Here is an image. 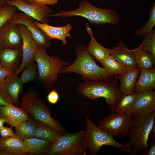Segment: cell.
I'll return each instance as SVG.
<instances>
[{
	"mask_svg": "<svg viewBox=\"0 0 155 155\" xmlns=\"http://www.w3.org/2000/svg\"><path fill=\"white\" fill-rule=\"evenodd\" d=\"M117 80L112 78L86 80L79 85L77 90L83 96L91 100L103 98L112 111L122 94L117 87Z\"/></svg>",
	"mask_w": 155,
	"mask_h": 155,
	"instance_id": "6da1fadb",
	"label": "cell"
},
{
	"mask_svg": "<svg viewBox=\"0 0 155 155\" xmlns=\"http://www.w3.org/2000/svg\"><path fill=\"white\" fill-rule=\"evenodd\" d=\"M132 50L138 68L150 69L155 67V57L143 50L141 44Z\"/></svg>",
	"mask_w": 155,
	"mask_h": 155,
	"instance_id": "d4e9b609",
	"label": "cell"
},
{
	"mask_svg": "<svg viewBox=\"0 0 155 155\" xmlns=\"http://www.w3.org/2000/svg\"><path fill=\"white\" fill-rule=\"evenodd\" d=\"M28 153L36 155L47 154L53 143L35 137L22 140Z\"/></svg>",
	"mask_w": 155,
	"mask_h": 155,
	"instance_id": "603a6c76",
	"label": "cell"
},
{
	"mask_svg": "<svg viewBox=\"0 0 155 155\" xmlns=\"http://www.w3.org/2000/svg\"><path fill=\"white\" fill-rule=\"evenodd\" d=\"M4 83L7 92L13 104L16 105L19 104V94L22 89L23 84L18 75L12 74L6 77Z\"/></svg>",
	"mask_w": 155,
	"mask_h": 155,
	"instance_id": "cb8c5ba5",
	"label": "cell"
},
{
	"mask_svg": "<svg viewBox=\"0 0 155 155\" xmlns=\"http://www.w3.org/2000/svg\"><path fill=\"white\" fill-rule=\"evenodd\" d=\"M1 49H2V48H1V45L0 44V52H1Z\"/></svg>",
	"mask_w": 155,
	"mask_h": 155,
	"instance_id": "ee69618b",
	"label": "cell"
},
{
	"mask_svg": "<svg viewBox=\"0 0 155 155\" xmlns=\"http://www.w3.org/2000/svg\"><path fill=\"white\" fill-rule=\"evenodd\" d=\"M133 114L112 112L98 121V126L113 137L128 136Z\"/></svg>",
	"mask_w": 155,
	"mask_h": 155,
	"instance_id": "9c48e42d",
	"label": "cell"
},
{
	"mask_svg": "<svg viewBox=\"0 0 155 155\" xmlns=\"http://www.w3.org/2000/svg\"><path fill=\"white\" fill-rule=\"evenodd\" d=\"M62 135L60 132L49 125L39 121L35 131L34 137L53 143L58 137Z\"/></svg>",
	"mask_w": 155,
	"mask_h": 155,
	"instance_id": "484cf974",
	"label": "cell"
},
{
	"mask_svg": "<svg viewBox=\"0 0 155 155\" xmlns=\"http://www.w3.org/2000/svg\"><path fill=\"white\" fill-rule=\"evenodd\" d=\"M17 25L22 39V61L19 68L13 74L18 75L28 65L34 62V56L38 45L27 27L22 24Z\"/></svg>",
	"mask_w": 155,
	"mask_h": 155,
	"instance_id": "30bf717a",
	"label": "cell"
},
{
	"mask_svg": "<svg viewBox=\"0 0 155 155\" xmlns=\"http://www.w3.org/2000/svg\"><path fill=\"white\" fill-rule=\"evenodd\" d=\"M4 81L0 82V105L5 106L10 104L13 105L5 89Z\"/></svg>",
	"mask_w": 155,
	"mask_h": 155,
	"instance_id": "836d02e7",
	"label": "cell"
},
{
	"mask_svg": "<svg viewBox=\"0 0 155 155\" xmlns=\"http://www.w3.org/2000/svg\"><path fill=\"white\" fill-rule=\"evenodd\" d=\"M144 36L141 43L142 49L155 57V29Z\"/></svg>",
	"mask_w": 155,
	"mask_h": 155,
	"instance_id": "1f68e13d",
	"label": "cell"
},
{
	"mask_svg": "<svg viewBox=\"0 0 155 155\" xmlns=\"http://www.w3.org/2000/svg\"><path fill=\"white\" fill-rule=\"evenodd\" d=\"M0 44L2 48H22V38L17 24L8 21L0 28Z\"/></svg>",
	"mask_w": 155,
	"mask_h": 155,
	"instance_id": "4fadbf2b",
	"label": "cell"
},
{
	"mask_svg": "<svg viewBox=\"0 0 155 155\" xmlns=\"http://www.w3.org/2000/svg\"><path fill=\"white\" fill-rule=\"evenodd\" d=\"M150 134L152 139H155V121L153 125Z\"/></svg>",
	"mask_w": 155,
	"mask_h": 155,
	"instance_id": "ab89813d",
	"label": "cell"
},
{
	"mask_svg": "<svg viewBox=\"0 0 155 155\" xmlns=\"http://www.w3.org/2000/svg\"><path fill=\"white\" fill-rule=\"evenodd\" d=\"M58 0H33V2L43 5H53L57 3Z\"/></svg>",
	"mask_w": 155,
	"mask_h": 155,
	"instance_id": "74e56055",
	"label": "cell"
},
{
	"mask_svg": "<svg viewBox=\"0 0 155 155\" xmlns=\"http://www.w3.org/2000/svg\"><path fill=\"white\" fill-rule=\"evenodd\" d=\"M7 4L15 7L19 11L39 22L44 24L49 22L47 18L52 11L47 5L34 2L28 4L22 0L9 1Z\"/></svg>",
	"mask_w": 155,
	"mask_h": 155,
	"instance_id": "7c38bea8",
	"label": "cell"
},
{
	"mask_svg": "<svg viewBox=\"0 0 155 155\" xmlns=\"http://www.w3.org/2000/svg\"><path fill=\"white\" fill-rule=\"evenodd\" d=\"M136 94L134 92L129 94H122L112 112L126 115L133 114Z\"/></svg>",
	"mask_w": 155,
	"mask_h": 155,
	"instance_id": "4316f807",
	"label": "cell"
},
{
	"mask_svg": "<svg viewBox=\"0 0 155 155\" xmlns=\"http://www.w3.org/2000/svg\"><path fill=\"white\" fill-rule=\"evenodd\" d=\"M79 7L76 9L69 11H63L52 15V16L61 18L78 16L88 20L92 24L99 25L109 24L112 25L118 24L120 17L117 11L109 8L97 7L90 2L85 0L80 1Z\"/></svg>",
	"mask_w": 155,
	"mask_h": 155,
	"instance_id": "7a4b0ae2",
	"label": "cell"
},
{
	"mask_svg": "<svg viewBox=\"0 0 155 155\" xmlns=\"http://www.w3.org/2000/svg\"><path fill=\"white\" fill-rule=\"evenodd\" d=\"M38 71V81L42 87L52 88L57 80L58 74L62 68L69 65L70 62L59 57L50 56L46 49L38 46L34 56Z\"/></svg>",
	"mask_w": 155,
	"mask_h": 155,
	"instance_id": "277c9868",
	"label": "cell"
},
{
	"mask_svg": "<svg viewBox=\"0 0 155 155\" xmlns=\"http://www.w3.org/2000/svg\"><path fill=\"white\" fill-rule=\"evenodd\" d=\"M77 58L72 63L64 67L59 73L73 72L80 75L85 81L94 79H106L113 78L109 76L106 70L99 66L94 58L83 45L76 46Z\"/></svg>",
	"mask_w": 155,
	"mask_h": 155,
	"instance_id": "3957f363",
	"label": "cell"
},
{
	"mask_svg": "<svg viewBox=\"0 0 155 155\" xmlns=\"http://www.w3.org/2000/svg\"><path fill=\"white\" fill-rule=\"evenodd\" d=\"M86 30L91 39L86 49L93 57L100 62L110 55V49L104 47L98 42L87 22L86 23Z\"/></svg>",
	"mask_w": 155,
	"mask_h": 155,
	"instance_id": "7402d4cb",
	"label": "cell"
},
{
	"mask_svg": "<svg viewBox=\"0 0 155 155\" xmlns=\"http://www.w3.org/2000/svg\"><path fill=\"white\" fill-rule=\"evenodd\" d=\"M143 155H155V139H152L144 150Z\"/></svg>",
	"mask_w": 155,
	"mask_h": 155,
	"instance_id": "d590c367",
	"label": "cell"
},
{
	"mask_svg": "<svg viewBox=\"0 0 155 155\" xmlns=\"http://www.w3.org/2000/svg\"><path fill=\"white\" fill-rule=\"evenodd\" d=\"M13 0H9V1H13Z\"/></svg>",
	"mask_w": 155,
	"mask_h": 155,
	"instance_id": "bcb514c9",
	"label": "cell"
},
{
	"mask_svg": "<svg viewBox=\"0 0 155 155\" xmlns=\"http://www.w3.org/2000/svg\"><path fill=\"white\" fill-rule=\"evenodd\" d=\"M155 88V68L140 69L139 76L133 92L136 93L150 90Z\"/></svg>",
	"mask_w": 155,
	"mask_h": 155,
	"instance_id": "ffe728a7",
	"label": "cell"
},
{
	"mask_svg": "<svg viewBox=\"0 0 155 155\" xmlns=\"http://www.w3.org/2000/svg\"><path fill=\"white\" fill-rule=\"evenodd\" d=\"M86 122L87 128L84 136L83 143L86 150H88L89 155H97L101 147L106 145L116 148L120 151L128 153L130 155H135L134 150H131L130 148L125 144L116 141L113 137L96 126L87 116Z\"/></svg>",
	"mask_w": 155,
	"mask_h": 155,
	"instance_id": "5b68a950",
	"label": "cell"
},
{
	"mask_svg": "<svg viewBox=\"0 0 155 155\" xmlns=\"http://www.w3.org/2000/svg\"><path fill=\"white\" fill-rule=\"evenodd\" d=\"M30 116L22 108L13 104L0 105V118L6 121L8 125L15 127L20 123L27 120Z\"/></svg>",
	"mask_w": 155,
	"mask_h": 155,
	"instance_id": "2e32d148",
	"label": "cell"
},
{
	"mask_svg": "<svg viewBox=\"0 0 155 155\" xmlns=\"http://www.w3.org/2000/svg\"><path fill=\"white\" fill-rule=\"evenodd\" d=\"M22 1L28 4H30L33 3V0H22Z\"/></svg>",
	"mask_w": 155,
	"mask_h": 155,
	"instance_id": "7bdbcfd3",
	"label": "cell"
},
{
	"mask_svg": "<svg viewBox=\"0 0 155 155\" xmlns=\"http://www.w3.org/2000/svg\"><path fill=\"white\" fill-rule=\"evenodd\" d=\"M140 71V69L138 68L115 76V79L120 81L118 89L122 94H129L133 92Z\"/></svg>",
	"mask_w": 155,
	"mask_h": 155,
	"instance_id": "44dd1931",
	"label": "cell"
},
{
	"mask_svg": "<svg viewBox=\"0 0 155 155\" xmlns=\"http://www.w3.org/2000/svg\"><path fill=\"white\" fill-rule=\"evenodd\" d=\"M21 108L33 118L49 125L63 135L66 133L61 123L53 118L49 108L33 89H29L23 95Z\"/></svg>",
	"mask_w": 155,
	"mask_h": 155,
	"instance_id": "8992f818",
	"label": "cell"
},
{
	"mask_svg": "<svg viewBox=\"0 0 155 155\" xmlns=\"http://www.w3.org/2000/svg\"><path fill=\"white\" fill-rule=\"evenodd\" d=\"M136 94L133 114L145 115L155 111L154 91Z\"/></svg>",
	"mask_w": 155,
	"mask_h": 155,
	"instance_id": "5bb4252c",
	"label": "cell"
},
{
	"mask_svg": "<svg viewBox=\"0 0 155 155\" xmlns=\"http://www.w3.org/2000/svg\"><path fill=\"white\" fill-rule=\"evenodd\" d=\"M22 61L21 48H2L0 53V63L2 68L13 74L19 68Z\"/></svg>",
	"mask_w": 155,
	"mask_h": 155,
	"instance_id": "9a60e30c",
	"label": "cell"
},
{
	"mask_svg": "<svg viewBox=\"0 0 155 155\" xmlns=\"http://www.w3.org/2000/svg\"><path fill=\"white\" fill-rule=\"evenodd\" d=\"M2 68V67L0 63V69H1Z\"/></svg>",
	"mask_w": 155,
	"mask_h": 155,
	"instance_id": "f6af8a7d",
	"label": "cell"
},
{
	"mask_svg": "<svg viewBox=\"0 0 155 155\" xmlns=\"http://www.w3.org/2000/svg\"><path fill=\"white\" fill-rule=\"evenodd\" d=\"M13 74L7 69L3 68L0 69V82H3L7 76Z\"/></svg>",
	"mask_w": 155,
	"mask_h": 155,
	"instance_id": "f35d334b",
	"label": "cell"
},
{
	"mask_svg": "<svg viewBox=\"0 0 155 155\" xmlns=\"http://www.w3.org/2000/svg\"><path fill=\"white\" fill-rule=\"evenodd\" d=\"M155 26V3L151 5L149 10V17L145 24L134 32V35L141 36H145L151 32Z\"/></svg>",
	"mask_w": 155,
	"mask_h": 155,
	"instance_id": "f546056e",
	"label": "cell"
},
{
	"mask_svg": "<svg viewBox=\"0 0 155 155\" xmlns=\"http://www.w3.org/2000/svg\"><path fill=\"white\" fill-rule=\"evenodd\" d=\"M110 54L115 60L121 64L134 69L137 68L132 50L128 49L123 41H120L117 46L110 49Z\"/></svg>",
	"mask_w": 155,
	"mask_h": 155,
	"instance_id": "ac0fdd59",
	"label": "cell"
},
{
	"mask_svg": "<svg viewBox=\"0 0 155 155\" xmlns=\"http://www.w3.org/2000/svg\"><path fill=\"white\" fill-rule=\"evenodd\" d=\"M9 0H0V8L7 4V2Z\"/></svg>",
	"mask_w": 155,
	"mask_h": 155,
	"instance_id": "60d3db41",
	"label": "cell"
},
{
	"mask_svg": "<svg viewBox=\"0 0 155 155\" xmlns=\"http://www.w3.org/2000/svg\"><path fill=\"white\" fill-rule=\"evenodd\" d=\"M8 21L14 24L25 26L38 46L45 49L50 47V40L42 30L36 26L32 17L22 12L16 13Z\"/></svg>",
	"mask_w": 155,
	"mask_h": 155,
	"instance_id": "8fae6325",
	"label": "cell"
},
{
	"mask_svg": "<svg viewBox=\"0 0 155 155\" xmlns=\"http://www.w3.org/2000/svg\"><path fill=\"white\" fill-rule=\"evenodd\" d=\"M12 127H10L3 126L0 129V136L2 137H18L16 134L12 130Z\"/></svg>",
	"mask_w": 155,
	"mask_h": 155,
	"instance_id": "e575fe53",
	"label": "cell"
},
{
	"mask_svg": "<svg viewBox=\"0 0 155 155\" xmlns=\"http://www.w3.org/2000/svg\"><path fill=\"white\" fill-rule=\"evenodd\" d=\"M100 63L108 75L112 77L135 69L121 64L111 55Z\"/></svg>",
	"mask_w": 155,
	"mask_h": 155,
	"instance_id": "f1b7e54d",
	"label": "cell"
},
{
	"mask_svg": "<svg viewBox=\"0 0 155 155\" xmlns=\"http://www.w3.org/2000/svg\"><path fill=\"white\" fill-rule=\"evenodd\" d=\"M59 96L57 92L55 90H52L49 93L47 97L48 101L53 104H55L58 102Z\"/></svg>",
	"mask_w": 155,
	"mask_h": 155,
	"instance_id": "8d00e7d4",
	"label": "cell"
},
{
	"mask_svg": "<svg viewBox=\"0 0 155 155\" xmlns=\"http://www.w3.org/2000/svg\"><path fill=\"white\" fill-rule=\"evenodd\" d=\"M85 131L66 133L58 137L53 143L48 155H86L83 139Z\"/></svg>",
	"mask_w": 155,
	"mask_h": 155,
	"instance_id": "ba28073f",
	"label": "cell"
},
{
	"mask_svg": "<svg viewBox=\"0 0 155 155\" xmlns=\"http://www.w3.org/2000/svg\"><path fill=\"white\" fill-rule=\"evenodd\" d=\"M17 8L15 6L5 5L0 8V28L14 16Z\"/></svg>",
	"mask_w": 155,
	"mask_h": 155,
	"instance_id": "d6a6232c",
	"label": "cell"
},
{
	"mask_svg": "<svg viewBox=\"0 0 155 155\" xmlns=\"http://www.w3.org/2000/svg\"><path fill=\"white\" fill-rule=\"evenodd\" d=\"M27 153L23 140L18 137H0V155H24Z\"/></svg>",
	"mask_w": 155,
	"mask_h": 155,
	"instance_id": "e0dca14e",
	"label": "cell"
},
{
	"mask_svg": "<svg viewBox=\"0 0 155 155\" xmlns=\"http://www.w3.org/2000/svg\"><path fill=\"white\" fill-rule=\"evenodd\" d=\"M155 111L142 115L133 114L131 126L128 136L129 142L125 144L130 148L135 145V154L144 151L148 145L150 132L155 122Z\"/></svg>",
	"mask_w": 155,
	"mask_h": 155,
	"instance_id": "52a82bcc",
	"label": "cell"
},
{
	"mask_svg": "<svg viewBox=\"0 0 155 155\" xmlns=\"http://www.w3.org/2000/svg\"><path fill=\"white\" fill-rule=\"evenodd\" d=\"M39 122L34 118H30L19 123L15 127L16 133L18 137L22 140L34 137Z\"/></svg>",
	"mask_w": 155,
	"mask_h": 155,
	"instance_id": "83f0119b",
	"label": "cell"
},
{
	"mask_svg": "<svg viewBox=\"0 0 155 155\" xmlns=\"http://www.w3.org/2000/svg\"><path fill=\"white\" fill-rule=\"evenodd\" d=\"M6 122V121L5 120L2 118H0V129L4 126V124Z\"/></svg>",
	"mask_w": 155,
	"mask_h": 155,
	"instance_id": "b9f144b4",
	"label": "cell"
},
{
	"mask_svg": "<svg viewBox=\"0 0 155 155\" xmlns=\"http://www.w3.org/2000/svg\"><path fill=\"white\" fill-rule=\"evenodd\" d=\"M34 22L36 26L42 30L50 40L53 39L59 40L65 45L67 42L66 38L71 37L69 32L72 28L70 24L63 26L55 27L38 22L34 21Z\"/></svg>",
	"mask_w": 155,
	"mask_h": 155,
	"instance_id": "d6986e66",
	"label": "cell"
},
{
	"mask_svg": "<svg viewBox=\"0 0 155 155\" xmlns=\"http://www.w3.org/2000/svg\"><path fill=\"white\" fill-rule=\"evenodd\" d=\"M22 71L20 77L24 84L30 81H35L38 80V71L37 64L33 62L26 67Z\"/></svg>",
	"mask_w": 155,
	"mask_h": 155,
	"instance_id": "4dcf8cb0",
	"label": "cell"
}]
</instances>
